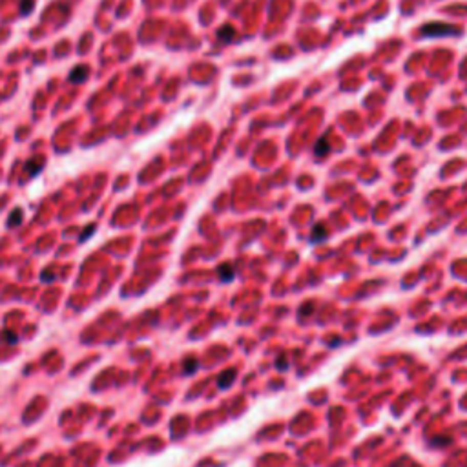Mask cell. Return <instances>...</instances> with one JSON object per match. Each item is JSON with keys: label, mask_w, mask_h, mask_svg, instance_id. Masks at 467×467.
Wrapping results in <instances>:
<instances>
[{"label": "cell", "mask_w": 467, "mask_h": 467, "mask_svg": "<svg viewBox=\"0 0 467 467\" xmlns=\"http://www.w3.org/2000/svg\"><path fill=\"white\" fill-rule=\"evenodd\" d=\"M35 8V0H20V15H29Z\"/></svg>", "instance_id": "9"}, {"label": "cell", "mask_w": 467, "mask_h": 467, "mask_svg": "<svg viewBox=\"0 0 467 467\" xmlns=\"http://www.w3.org/2000/svg\"><path fill=\"white\" fill-rule=\"evenodd\" d=\"M93 234H95V225H90V226H88V228H86V230H84V232H82V234H80V238H79V243H84V241H86V239H88V238H92Z\"/></svg>", "instance_id": "12"}, {"label": "cell", "mask_w": 467, "mask_h": 467, "mask_svg": "<svg viewBox=\"0 0 467 467\" xmlns=\"http://www.w3.org/2000/svg\"><path fill=\"white\" fill-rule=\"evenodd\" d=\"M184 365H186V369H184V372H186V374H192V372L197 371V359H194V358L186 359V362H184Z\"/></svg>", "instance_id": "11"}, {"label": "cell", "mask_w": 467, "mask_h": 467, "mask_svg": "<svg viewBox=\"0 0 467 467\" xmlns=\"http://www.w3.org/2000/svg\"><path fill=\"white\" fill-rule=\"evenodd\" d=\"M42 168H44V159L42 157H33L26 163V172H29V177H37L42 172Z\"/></svg>", "instance_id": "4"}, {"label": "cell", "mask_w": 467, "mask_h": 467, "mask_svg": "<svg viewBox=\"0 0 467 467\" xmlns=\"http://www.w3.org/2000/svg\"><path fill=\"white\" fill-rule=\"evenodd\" d=\"M236 374H238V371H236V369H226L225 372H221V374H219V378H217V385H219V389H228L230 385L234 384Z\"/></svg>", "instance_id": "2"}, {"label": "cell", "mask_w": 467, "mask_h": 467, "mask_svg": "<svg viewBox=\"0 0 467 467\" xmlns=\"http://www.w3.org/2000/svg\"><path fill=\"white\" fill-rule=\"evenodd\" d=\"M217 274H219V280L223 283H230L234 280V275H236V268H234L232 263H223L221 267L217 268Z\"/></svg>", "instance_id": "3"}, {"label": "cell", "mask_w": 467, "mask_h": 467, "mask_svg": "<svg viewBox=\"0 0 467 467\" xmlns=\"http://www.w3.org/2000/svg\"><path fill=\"white\" fill-rule=\"evenodd\" d=\"M314 150H316V154L320 155V157H321V155H325V152L329 150V142H327V137H321L320 141H317V144H316V148H314Z\"/></svg>", "instance_id": "10"}, {"label": "cell", "mask_w": 467, "mask_h": 467, "mask_svg": "<svg viewBox=\"0 0 467 467\" xmlns=\"http://www.w3.org/2000/svg\"><path fill=\"white\" fill-rule=\"evenodd\" d=\"M325 238H327L325 226H323V225H316V226H314L312 234H310V241H312V243H320V241H323Z\"/></svg>", "instance_id": "8"}, {"label": "cell", "mask_w": 467, "mask_h": 467, "mask_svg": "<svg viewBox=\"0 0 467 467\" xmlns=\"http://www.w3.org/2000/svg\"><path fill=\"white\" fill-rule=\"evenodd\" d=\"M53 278H55L53 274H46V275L42 274V280H46V281H51V280H53Z\"/></svg>", "instance_id": "13"}, {"label": "cell", "mask_w": 467, "mask_h": 467, "mask_svg": "<svg viewBox=\"0 0 467 467\" xmlns=\"http://www.w3.org/2000/svg\"><path fill=\"white\" fill-rule=\"evenodd\" d=\"M234 37H236V31H234L232 26H223V28L217 31V38L223 42H230Z\"/></svg>", "instance_id": "7"}, {"label": "cell", "mask_w": 467, "mask_h": 467, "mask_svg": "<svg viewBox=\"0 0 467 467\" xmlns=\"http://www.w3.org/2000/svg\"><path fill=\"white\" fill-rule=\"evenodd\" d=\"M90 75V71H88L86 66H77L75 70L70 71V75H68V80L73 84H80L86 80V77Z\"/></svg>", "instance_id": "5"}, {"label": "cell", "mask_w": 467, "mask_h": 467, "mask_svg": "<svg viewBox=\"0 0 467 467\" xmlns=\"http://www.w3.org/2000/svg\"><path fill=\"white\" fill-rule=\"evenodd\" d=\"M22 221H24V212H22V208H15L9 214L6 225H8V228H17V226L22 225Z\"/></svg>", "instance_id": "6"}, {"label": "cell", "mask_w": 467, "mask_h": 467, "mask_svg": "<svg viewBox=\"0 0 467 467\" xmlns=\"http://www.w3.org/2000/svg\"><path fill=\"white\" fill-rule=\"evenodd\" d=\"M456 33H460V29L456 26L445 24V22H429L420 28L421 37H449V35Z\"/></svg>", "instance_id": "1"}]
</instances>
